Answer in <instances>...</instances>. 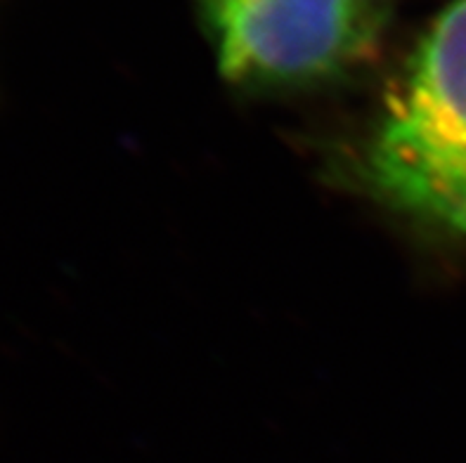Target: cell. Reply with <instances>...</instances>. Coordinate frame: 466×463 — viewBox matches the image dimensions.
<instances>
[{"label": "cell", "mask_w": 466, "mask_h": 463, "mask_svg": "<svg viewBox=\"0 0 466 463\" xmlns=\"http://www.w3.org/2000/svg\"><path fill=\"white\" fill-rule=\"evenodd\" d=\"M358 170L393 211L466 235V0H452L414 47Z\"/></svg>", "instance_id": "cell-1"}, {"label": "cell", "mask_w": 466, "mask_h": 463, "mask_svg": "<svg viewBox=\"0 0 466 463\" xmlns=\"http://www.w3.org/2000/svg\"><path fill=\"white\" fill-rule=\"evenodd\" d=\"M372 3H377V0H372Z\"/></svg>", "instance_id": "cell-3"}, {"label": "cell", "mask_w": 466, "mask_h": 463, "mask_svg": "<svg viewBox=\"0 0 466 463\" xmlns=\"http://www.w3.org/2000/svg\"><path fill=\"white\" fill-rule=\"evenodd\" d=\"M220 71L239 83H310L372 53V0H197Z\"/></svg>", "instance_id": "cell-2"}]
</instances>
